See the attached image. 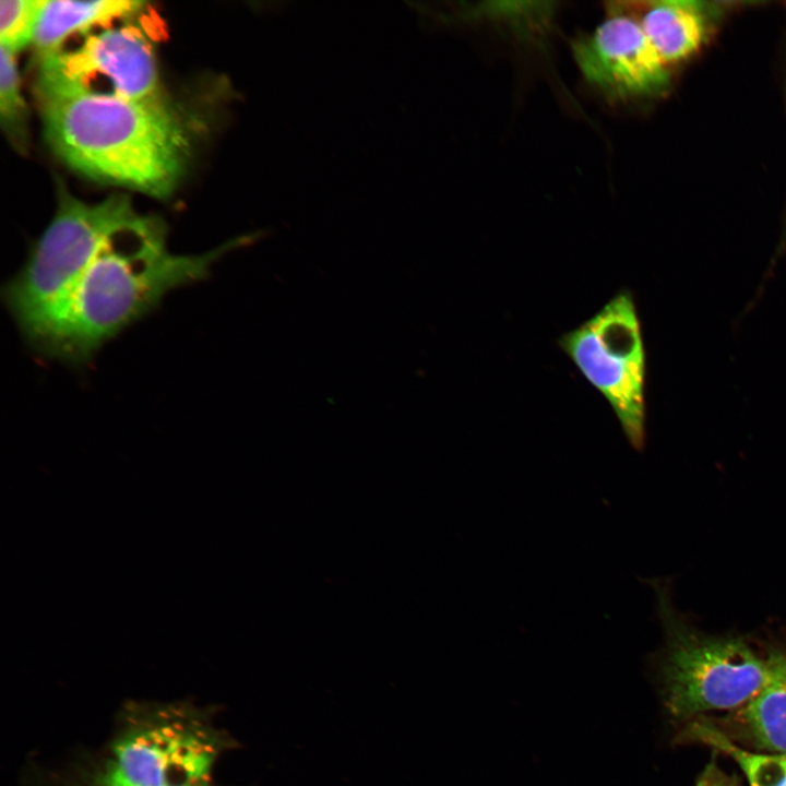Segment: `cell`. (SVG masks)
Here are the masks:
<instances>
[{"mask_svg":"<svg viewBox=\"0 0 786 786\" xmlns=\"http://www.w3.org/2000/svg\"><path fill=\"white\" fill-rule=\"evenodd\" d=\"M45 136L72 169L94 180L166 198L189 157L184 123L166 99L92 93L39 96Z\"/></svg>","mask_w":786,"mask_h":786,"instance_id":"2","label":"cell"},{"mask_svg":"<svg viewBox=\"0 0 786 786\" xmlns=\"http://www.w3.org/2000/svg\"><path fill=\"white\" fill-rule=\"evenodd\" d=\"M166 239L164 222L148 215L138 214L115 231L31 348L45 358L84 366L168 293L209 277L212 265L241 245L236 240L202 254H175Z\"/></svg>","mask_w":786,"mask_h":786,"instance_id":"1","label":"cell"},{"mask_svg":"<svg viewBox=\"0 0 786 786\" xmlns=\"http://www.w3.org/2000/svg\"><path fill=\"white\" fill-rule=\"evenodd\" d=\"M235 746L198 706L134 703L123 708L105 743L58 786H219L218 760Z\"/></svg>","mask_w":786,"mask_h":786,"instance_id":"3","label":"cell"},{"mask_svg":"<svg viewBox=\"0 0 786 786\" xmlns=\"http://www.w3.org/2000/svg\"><path fill=\"white\" fill-rule=\"evenodd\" d=\"M769 675L757 695L745 706L754 740L764 749L786 754V654L767 656Z\"/></svg>","mask_w":786,"mask_h":786,"instance_id":"11","label":"cell"},{"mask_svg":"<svg viewBox=\"0 0 786 786\" xmlns=\"http://www.w3.org/2000/svg\"><path fill=\"white\" fill-rule=\"evenodd\" d=\"M696 786H734L716 767H707L699 778Z\"/></svg>","mask_w":786,"mask_h":786,"instance_id":"15","label":"cell"},{"mask_svg":"<svg viewBox=\"0 0 786 786\" xmlns=\"http://www.w3.org/2000/svg\"><path fill=\"white\" fill-rule=\"evenodd\" d=\"M37 95L92 93L157 102L158 73L152 47L134 26L88 34L75 48L41 58Z\"/></svg>","mask_w":786,"mask_h":786,"instance_id":"7","label":"cell"},{"mask_svg":"<svg viewBox=\"0 0 786 786\" xmlns=\"http://www.w3.org/2000/svg\"><path fill=\"white\" fill-rule=\"evenodd\" d=\"M707 3L695 0H662L647 3L638 19L650 43L669 66L696 52L706 39Z\"/></svg>","mask_w":786,"mask_h":786,"instance_id":"9","label":"cell"},{"mask_svg":"<svg viewBox=\"0 0 786 786\" xmlns=\"http://www.w3.org/2000/svg\"><path fill=\"white\" fill-rule=\"evenodd\" d=\"M583 76L604 93L629 98L655 96L669 85L668 66L656 52L638 19L619 9L572 45Z\"/></svg>","mask_w":786,"mask_h":786,"instance_id":"8","label":"cell"},{"mask_svg":"<svg viewBox=\"0 0 786 786\" xmlns=\"http://www.w3.org/2000/svg\"><path fill=\"white\" fill-rule=\"evenodd\" d=\"M0 117L9 138L16 144L26 138V105L24 103L15 53L1 46L0 58Z\"/></svg>","mask_w":786,"mask_h":786,"instance_id":"13","label":"cell"},{"mask_svg":"<svg viewBox=\"0 0 786 786\" xmlns=\"http://www.w3.org/2000/svg\"><path fill=\"white\" fill-rule=\"evenodd\" d=\"M43 0L0 1V44L16 53L33 41Z\"/></svg>","mask_w":786,"mask_h":786,"instance_id":"14","label":"cell"},{"mask_svg":"<svg viewBox=\"0 0 786 786\" xmlns=\"http://www.w3.org/2000/svg\"><path fill=\"white\" fill-rule=\"evenodd\" d=\"M701 734L735 759L750 786H786V754L752 753L734 746L715 730L703 728Z\"/></svg>","mask_w":786,"mask_h":786,"instance_id":"12","label":"cell"},{"mask_svg":"<svg viewBox=\"0 0 786 786\" xmlns=\"http://www.w3.org/2000/svg\"><path fill=\"white\" fill-rule=\"evenodd\" d=\"M138 214L124 194L91 204L60 188L50 224L2 287L3 303L29 347L51 326L106 240Z\"/></svg>","mask_w":786,"mask_h":786,"instance_id":"4","label":"cell"},{"mask_svg":"<svg viewBox=\"0 0 786 786\" xmlns=\"http://www.w3.org/2000/svg\"><path fill=\"white\" fill-rule=\"evenodd\" d=\"M143 4L126 0H43L33 44L44 58L59 50L69 35L112 19L133 15Z\"/></svg>","mask_w":786,"mask_h":786,"instance_id":"10","label":"cell"},{"mask_svg":"<svg viewBox=\"0 0 786 786\" xmlns=\"http://www.w3.org/2000/svg\"><path fill=\"white\" fill-rule=\"evenodd\" d=\"M666 647L659 654L665 703L671 715L746 706L769 675L763 658L740 639L708 636L690 627L672 604L665 580H647Z\"/></svg>","mask_w":786,"mask_h":786,"instance_id":"5","label":"cell"},{"mask_svg":"<svg viewBox=\"0 0 786 786\" xmlns=\"http://www.w3.org/2000/svg\"><path fill=\"white\" fill-rule=\"evenodd\" d=\"M583 377L606 398L630 445H645L646 355L631 293L618 291L558 341Z\"/></svg>","mask_w":786,"mask_h":786,"instance_id":"6","label":"cell"}]
</instances>
